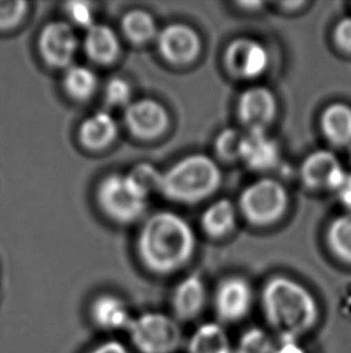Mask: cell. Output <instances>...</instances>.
<instances>
[{"label": "cell", "mask_w": 351, "mask_h": 353, "mask_svg": "<svg viewBox=\"0 0 351 353\" xmlns=\"http://www.w3.org/2000/svg\"><path fill=\"white\" fill-rule=\"evenodd\" d=\"M195 234L184 219L162 211L151 216L140 230L138 254L149 272L170 275L185 267L194 253Z\"/></svg>", "instance_id": "obj_1"}, {"label": "cell", "mask_w": 351, "mask_h": 353, "mask_svg": "<svg viewBox=\"0 0 351 353\" xmlns=\"http://www.w3.org/2000/svg\"><path fill=\"white\" fill-rule=\"evenodd\" d=\"M260 298L266 322L279 339H299L318 323L319 305L313 293L290 277L270 279Z\"/></svg>", "instance_id": "obj_2"}, {"label": "cell", "mask_w": 351, "mask_h": 353, "mask_svg": "<svg viewBox=\"0 0 351 353\" xmlns=\"http://www.w3.org/2000/svg\"><path fill=\"white\" fill-rule=\"evenodd\" d=\"M220 183V170L212 158L191 154L162 172L159 192L170 201L194 204L211 196Z\"/></svg>", "instance_id": "obj_3"}, {"label": "cell", "mask_w": 351, "mask_h": 353, "mask_svg": "<svg viewBox=\"0 0 351 353\" xmlns=\"http://www.w3.org/2000/svg\"><path fill=\"white\" fill-rule=\"evenodd\" d=\"M127 332L140 353H175L183 343L178 321L158 311L134 317Z\"/></svg>", "instance_id": "obj_4"}, {"label": "cell", "mask_w": 351, "mask_h": 353, "mask_svg": "<svg viewBox=\"0 0 351 353\" xmlns=\"http://www.w3.org/2000/svg\"><path fill=\"white\" fill-rule=\"evenodd\" d=\"M100 209L117 223H133L147 209L148 196L136 188L128 175L112 174L100 182L96 191Z\"/></svg>", "instance_id": "obj_5"}, {"label": "cell", "mask_w": 351, "mask_h": 353, "mask_svg": "<svg viewBox=\"0 0 351 353\" xmlns=\"http://www.w3.org/2000/svg\"><path fill=\"white\" fill-rule=\"evenodd\" d=\"M288 194L281 183L272 179L253 182L241 194L243 216L254 225H268L284 214Z\"/></svg>", "instance_id": "obj_6"}, {"label": "cell", "mask_w": 351, "mask_h": 353, "mask_svg": "<svg viewBox=\"0 0 351 353\" xmlns=\"http://www.w3.org/2000/svg\"><path fill=\"white\" fill-rule=\"evenodd\" d=\"M253 303L252 286L243 277H228L214 292V314L222 325H233L244 320L252 310Z\"/></svg>", "instance_id": "obj_7"}, {"label": "cell", "mask_w": 351, "mask_h": 353, "mask_svg": "<svg viewBox=\"0 0 351 353\" xmlns=\"http://www.w3.org/2000/svg\"><path fill=\"white\" fill-rule=\"evenodd\" d=\"M39 51L43 62L56 69L72 67V59L78 48V40L74 29L65 22H51L43 27L39 35Z\"/></svg>", "instance_id": "obj_8"}, {"label": "cell", "mask_w": 351, "mask_h": 353, "mask_svg": "<svg viewBox=\"0 0 351 353\" xmlns=\"http://www.w3.org/2000/svg\"><path fill=\"white\" fill-rule=\"evenodd\" d=\"M124 123L134 137L143 140L158 138L169 127L165 108L152 99L130 103L124 111Z\"/></svg>", "instance_id": "obj_9"}, {"label": "cell", "mask_w": 351, "mask_h": 353, "mask_svg": "<svg viewBox=\"0 0 351 353\" xmlns=\"http://www.w3.org/2000/svg\"><path fill=\"white\" fill-rule=\"evenodd\" d=\"M158 50L167 62L182 65L194 61L201 48L199 35L183 23H172L162 29L157 37Z\"/></svg>", "instance_id": "obj_10"}, {"label": "cell", "mask_w": 351, "mask_h": 353, "mask_svg": "<svg viewBox=\"0 0 351 353\" xmlns=\"http://www.w3.org/2000/svg\"><path fill=\"white\" fill-rule=\"evenodd\" d=\"M268 52L262 43L252 39H237L228 45L225 63L233 75L254 79L262 75L268 67Z\"/></svg>", "instance_id": "obj_11"}, {"label": "cell", "mask_w": 351, "mask_h": 353, "mask_svg": "<svg viewBox=\"0 0 351 353\" xmlns=\"http://www.w3.org/2000/svg\"><path fill=\"white\" fill-rule=\"evenodd\" d=\"M277 111L275 98L265 87H253L238 101V115L248 130H265Z\"/></svg>", "instance_id": "obj_12"}, {"label": "cell", "mask_w": 351, "mask_h": 353, "mask_svg": "<svg viewBox=\"0 0 351 353\" xmlns=\"http://www.w3.org/2000/svg\"><path fill=\"white\" fill-rule=\"evenodd\" d=\"M207 304V290L202 279L193 274L185 277L175 287L171 296L173 317L182 322L198 319Z\"/></svg>", "instance_id": "obj_13"}, {"label": "cell", "mask_w": 351, "mask_h": 353, "mask_svg": "<svg viewBox=\"0 0 351 353\" xmlns=\"http://www.w3.org/2000/svg\"><path fill=\"white\" fill-rule=\"evenodd\" d=\"M338 158L330 151L310 153L301 167V177L310 188H334L344 175Z\"/></svg>", "instance_id": "obj_14"}, {"label": "cell", "mask_w": 351, "mask_h": 353, "mask_svg": "<svg viewBox=\"0 0 351 353\" xmlns=\"http://www.w3.org/2000/svg\"><path fill=\"white\" fill-rule=\"evenodd\" d=\"M92 321L106 332L127 330L134 317L123 299L114 294H101L90 305Z\"/></svg>", "instance_id": "obj_15"}, {"label": "cell", "mask_w": 351, "mask_h": 353, "mask_svg": "<svg viewBox=\"0 0 351 353\" xmlns=\"http://www.w3.org/2000/svg\"><path fill=\"white\" fill-rule=\"evenodd\" d=\"M279 158L277 143L265 130H248L243 137L241 158L254 170H267L275 167Z\"/></svg>", "instance_id": "obj_16"}, {"label": "cell", "mask_w": 351, "mask_h": 353, "mask_svg": "<svg viewBox=\"0 0 351 353\" xmlns=\"http://www.w3.org/2000/svg\"><path fill=\"white\" fill-rule=\"evenodd\" d=\"M118 135V125L114 117L99 111L82 122L78 138L82 145L89 150H103L114 143Z\"/></svg>", "instance_id": "obj_17"}, {"label": "cell", "mask_w": 351, "mask_h": 353, "mask_svg": "<svg viewBox=\"0 0 351 353\" xmlns=\"http://www.w3.org/2000/svg\"><path fill=\"white\" fill-rule=\"evenodd\" d=\"M85 51L98 64L114 63L120 52V43L114 29L105 24H96L87 29Z\"/></svg>", "instance_id": "obj_18"}, {"label": "cell", "mask_w": 351, "mask_h": 353, "mask_svg": "<svg viewBox=\"0 0 351 353\" xmlns=\"http://www.w3.org/2000/svg\"><path fill=\"white\" fill-rule=\"evenodd\" d=\"M188 353H233V346L224 325L206 322L193 332L187 345Z\"/></svg>", "instance_id": "obj_19"}, {"label": "cell", "mask_w": 351, "mask_h": 353, "mask_svg": "<svg viewBox=\"0 0 351 353\" xmlns=\"http://www.w3.org/2000/svg\"><path fill=\"white\" fill-rule=\"evenodd\" d=\"M321 128L331 143L345 146L351 143V108L336 103L328 106L321 116Z\"/></svg>", "instance_id": "obj_20"}, {"label": "cell", "mask_w": 351, "mask_h": 353, "mask_svg": "<svg viewBox=\"0 0 351 353\" xmlns=\"http://www.w3.org/2000/svg\"><path fill=\"white\" fill-rule=\"evenodd\" d=\"M122 29L124 35L136 45L149 43L158 37L156 21L143 10H131L124 14Z\"/></svg>", "instance_id": "obj_21"}, {"label": "cell", "mask_w": 351, "mask_h": 353, "mask_svg": "<svg viewBox=\"0 0 351 353\" xmlns=\"http://www.w3.org/2000/svg\"><path fill=\"white\" fill-rule=\"evenodd\" d=\"M63 86L72 99L78 101H88L96 91L98 79L89 68L72 65L65 72Z\"/></svg>", "instance_id": "obj_22"}, {"label": "cell", "mask_w": 351, "mask_h": 353, "mask_svg": "<svg viewBox=\"0 0 351 353\" xmlns=\"http://www.w3.org/2000/svg\"><path fill=\"white\" fill-rule=\"evenodd\" d=\"M236 221V212L233 203L228 199L215 201L204 211L202 227L212 236H222L233 230Z\"/></svg>", "instance_id": "obj_23"}, {"label": "cell", "mask_w": 351, "mask_h": 353, "mask_svg": "<svg viewBox=\"0 0 351 353\" xmlns=\"http://www.w3.org/2000/svg\"><path fill=\"white\" fill-rule=\"evenodd\" d=\"M328 241L339 259L351 263V212L333 220L328 228Z\"/></svg>", "instance_id": "obj_24"}, {"label": "cell", "mask_w": 351, "mask_h": 353, "mask_svg": "<svg viewBox=\"0 0 351 353\" xmlns=\"http://www.w3.org/2000/svg\"><path fill=\"white\" fill-rule=\"evenodd\" d=\"M275 343L262 328L252 327L243 332L233 353H273Z\"/></svg>", "instance_id": "obj_25"}, {"label": "cell", "mask_w": 351, "mask_h": 353, "mask_svg": "<svg viewBox=\"0 0 351 353\" xmlns=\"http://www.w3.org/2000/svg\"><path fill=\"white\" fill-rule=\"evenodd\" d=\"M162 172L152 164L141 163L129 172L128 177L138 190L148 196L152 192H159Z\"/></svg>", "instance_id": "obj_26"}, {"label": "cell", "mask_w": 351, "mask_h": 353, "mask_svg": "<svg viewBox=\"0 0 351 353\" xmlns=\"http://www.w3.org/2000/svg\"><path fill=\"white\" fill-rule=\"evenodd\" d=\"M243 137L236 129L228 128L218 134L215 139V152L224 161H236L241 158Z\"/></svg>", "instance_id": "obj_27"}, {"label": "cell", "mask_w": 351, "mask_h": 353, "mask_svg": "<svg viewBox=\"0 0 351 353\" xmlns=\"http://www.w3.org/2000/svg\"><path fill=\"white\" fill-rule=\"evenodd\" d=\"M27 14V3L23 0H0V30L17 27Z\"/></svg>", "instance_id": "obj_28"}, {"label": "cell", "mask_w": 351, "mask_h": 353, "mask_svg": "<svg viewBox=\"0 0 351 353\" xmlns=\"http://www.w3.org/2000/svg\"><path fill=\"white\" fill-rule=\"evenodd\" d=\"M131 99V90L128 82L114 77L111 79L105 88V101L114 108H127Z\"/></svg>", "instance_id": "obj_29"}, {"label": "cell", "mask_w": 351, "mask_h": 353, "mask_svg": "<svg viewBox=\"0 0 351 353\" xmlns=\"http://www.w3.org/2000/svg\"><path fill=\"white\" fill-rule=\"evenodd\" d=\"M67 14L74 23L81 28L89 29L94 26L93 10L88 3L85 1H72L67 4Z\"/></svg>", "instance_id": "obj_30"}, {"label": "cell", "mask_w": 351, "mask_h": 353, "mask_svg": "<svg viewBox=\"0 0 351 353\" xmlns=\"http://www.w3.org/2000/svg\"><path fill=\"white\" fill-rule=\"evenodd\" d=\"M334 40L343 51L351 53V17L338 22L334 29Z\"/></svg>", "instance_id": "obj_31"}, {"label": "cell", "mask_w": 351, "mask_h": 353, "mask_svg": "<svg viewBox=\"0 0 351 353\" xmlns=\"http://www.w3.org/2000/svg\"><path fill=\"white\" fill-rule=\"evenodd\" d=\"M273 353H307L306 349L299 343V339L281 338L275 343Z\"/></svg>", "instance_id": "obj_32"}, {"label": "cell", "mask_w": 351, "mask_h": 353, "mask_svg": "<svg viewBox=\"0 0 351 353\" xmlns=\"http://www.w3.org/2000/svg\"><path fill=\"white\" fill-rule=\"evenodd\" d=\"M88 353H131L125 345L119 343L117 340H109L95 346Z\"/></svg>", "instance_id": "obj_33"}, {"label": "cell", "mask_w": 351, "mask_h": 353, "mask_svg": "<svg viewBox=\"0 0 351 353\" xmlns=\"http://www.w3.org/2000/svg\"><path fill=\"white\" fill-rule=\"evenodd\" d=\"M337 191L338 196H341L343 203L351 206V174L344 172L342 179L339 180L337 186L333 188Z\"/></svg>", "instance_id": "obj_34"}]
</instances>
